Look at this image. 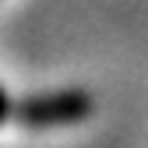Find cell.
<instances>
[{
  "label": "cell",
  "mask_w": 148,
  "mask_h": 148,
  "mask_svg": "<svg viewBox=\"0 0 148 148\" xmlns=\"http://www.w3.org/2000/svg\"><path fill=\"white\" fill-rule=\"evenodd\" d=\"M0 116H4V95H0Z\"/></svg>",
  "instance_id": "2"
},
{
  "label": "cell",
  "mask_w": 148,
  "mask_h": 148,
  "mask_svg": "<svg viewBox=\"0 0 148 148\" xmlns=\"http://www.w3.org/2000/svg\"><path fill=\"white\" fill-rule=\"evenodd\" d=\"M81 113H85V99L67 95V99H42L39 106L28 109V120L49 123V120H71V116H81Z\"/></svg>",
  "instance_id": "1"
}]
</instances>
